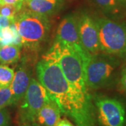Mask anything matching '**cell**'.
I'll list each match as a JSON object with an SVG mask.
<instances>
[{
	"label": "cell",
	"mask_w": 126,
	"mask_h": 126,
	"mask_svg": "<svg viewBox=\"0 0 126 126\" xmlns=\"http://www.w3.org/2000/svg\"><path fill=\"white\" fill-rule=\"evenodd\" d=\"M14 23L21 37L22 46L30 50H35L40 46L50 29L47 16L32 12L26 7L19 11Z\"/></svg>",
	"instance_id": "7a4b0ae2"
},
{
	"label": "cell",
	"mask_w": 126,
	"mask_h": 126,
	"mask_svg": "<svg viewBox=\"0 0 126 126\" xmlns=\"http://www.w3.org/2000/svg\"><path fill=\"white\" fill-rule=\"evenodd\" d=\"M19 11L14 6L0 4V16L16 20Z\"/></svg>",
	"instance_id": "ac0fdd59"
},
{
	"label": "cell",
	"mask_w": 126,
	"mask_h": 126,
	"mask_svg": "<svg viewBox=\"0 0 126 126\" xmlns=\"http://www.w3.org/2000/svg\"><path fill=\"white\" fill-rule=\"evenodd\" d=\"M21 48L20 46L14 44L0 46V63L9 65L18 63L20 58Z\"/></svg>",
	"instance_id": "4fadbf2b"
},
{
	"label": "cell",
	"mask_w": 126,
	"mask_h": 126,
	"mask_svg": "<svg viewBox=\"0 0 126 126\" xmlns=\"http://www.w3.org/2000/svg\"><path fill=\"white\" fill-rule=\"evenodd\" d=\"M120 83H121V88L126 93V67H125L122 69L121 74Z\"/></svg>",
	"instance_id": "7402d4cb"
},
{
	"label": "cell",
	"mask_w": 126,
	"mask_h": 126,
	"mask_svg": "<svg viewBox=\"0 0 126 126\" xmlns=\"http://www.w3.org/2000/svg\"><path fill=\"white\" fill-rule=\"evenodd\" d=\"M61 113L57 102L50 96L39 111L35 123L40 126H56L60 120Z\"/></svg>",
	"instance_id": "8fae6325"
},
{
	"label": "cell",
	"mask_w": 126,
	"mask_h": 126,
	"mask_svg": "<svg viewBox=\"0 0 126 126\" xmlns=\"http://www.w3.org/2000/svg\"><path fill=\"white\" fill-rule=\"evenodd\" d=\"M78 31L81 46L90 55L101 53L98 30L94 18L87 14L78 16Z\"/></svg>",
	"instance_id": "ba28073f"
},
{
	"label": "cell",
	"mask_w": 126,
	"mask_h": 126,
	"mask_svg": "<svg viewBox=\"0 0 126 126\" xmlns=\"http://www.w3.org/2000/svg\"><path fill=\"white\" fill-rule=\"evenodd\" d=\"M14 105V97L10 86L0 87V108Z\"/></svg>",
	"instance_id": "e0dca14e"
},
{
	"label": "cell",
	"mask_w": 126,
	"mask_h": 126,
	"mask_svg": "<svg viewBox=\"0 0 126 126\" xmlns=\"http://www.w3.org/2000/svg\"><path fill=\"white\" fill-rule=\"evenodd\" d=\"M56 126H74V125L69 120L64 118V119H60L57 123Z\"/></svg>",
	"instance_id": "603a6c76"
},
{
	"label": "cell",
	"mask_w": 126,
	"mask_h": 126,
	"mask_svg": "<svg viewBox=\"0 0 126 126\" xmlns=\"http://www.w3.org/2000/svg\"><path fill=\"white\" fill-rule=\"evenodd\" d=\"M27 9L48 17L58 13L63 5V0H25Z\"/></svg>",
	"instance_id": "7c38bea8"
},
{
	"label": "cell",
	"mask_w": 126,
	"mask_h": 126,
	"mask_svg": "<svg viewBox=\"0 0 126 126\" xmlns=\"http://www.w3.org/2000/svg\"><path fill=\"white\" fill-rule=\"evenodd\" d=\"M93 1L104 14L115 16L121 11V6L118 3L117 0H93Z\"/></svg>",
	"instance_id": "9a60e30c"
},
{
	"label": "cell",
	"mask_w": 126,
	"mask_h": 126,
	"mask_svg": "<svg viewBox=\"0 0 126 126\" xmlns=\"http://www.w3.org/2000/svg\"><path fill=\"white\" fill-rule=\"evenodd\" d=\"M22 126H39L38 124H36L35 123H25V124H23Z\"/></svg>",
	"instance_id": "d4e9b609"
},
{
	"label": "cell",
	"mask_w": 126,
	"mask_h": 126,
	"mask_svg": "<svg viewBox=\"0 0 126 126\" xmlns=\"http://www.w3.org/2000/svg\"><path fill=\"white\" fill-rule=\"evenodd\" d=\"M117 1L121 7L126 8V0H117Z\"/></svg>",
	"instance_id": "cb8c5ba5"
},
{
	"label": "cell",
	"mask_w": 126,
	"mask_h": 126,
	"mask_svg": "<svg viewBox=\"0 0 126 126\" xmlns=\"http://www.w3.org/2000/svg\"><path fill=\"white\" fill-rule=\"evenodd\" d=\"M93 97L99 126H126V107L120 100L98 94Z\"/></svg>",
	"instance_id": "52a82bcc"
},
{
	"label": "cell",
	"mask_w": 126,
	"mask_h": 126,
	"mask_svg": "<svg viewBox=\"0 0 126 126\" xmlns=\"http://www.w3.org/2000/svg\"><path fill=\"white\" fill-rule=\"evenodd\" d=\"M0 4L14 6L20 11L24 7L25 0H0Z\"/></svg>",
	"instance_id": "ffe728a7"
},
{
	"label": "cell",
	"mask_w": 126,
	"mask_h": 126,
	"mask_svg": "<svg viewBox=\"0 0 126 126\" xmlns=\"http://www.w3.org/2000/svg\"><path fill=\"white\" fill-rule=\"evenodd\" d=\"M14 22H15V20L5 17V16H0V29L9 27Z\"/></svg>",
	"instance_id": "44dd1931"
},
{
	"label": "cell",
	"mask_w": 126,
	"mask_h": 126,
	"mask_svg": "<svg viewBox=\"0 0 126 126\" xmlns=\"http://www.w3.org/2000/svg\"><path fill=\"white\" fill-rule=\"evenodd\" d=\"M32 79L31 69L26 63H22L14 73V79L10 86L13 94L14 105L19 104L27 91Z\"/></svg>",
	"instance_id": "30bf717a"
},
{
	"label": "cell",
	"mask_w": 126,
	"mask_h": 126,
	"mask_svg": "<svg viewBox=\"0 0 126 126\" xmlns=\"http://www.w3.org/2000/svg\"><path fill=\"white\" fill-rule=\"evenodd\" d=\"M11 44L23 46L21 37L15 23H12L9 27L0 29V46Z\"/></svg>",
	"instance_id": "5bb4252c"
},
{
	"label": "cell",
	"mask_w": 126,
	"mask_h": 126,
	"mask_svg": "<svg viewBox=\"0 0 126 126\" xmlns=\"http://www.w3.org/2000/svg\"></svg>",
	"instance_id": "484cf974"
},
{
	"label": "cell",
	"mask_w": 126,
	"mask_h": 126,
	"mask_svg": "<svg viewBox=\"0 0 126 126\" xmlns=\"http://www.w3.org/2000/svg\"><path fill=\"white\" fill-rule=\"evenodd\" d=\"M101 52L126 62V23L104 17L94 18Z\"/></svg>",
	"instance_id": "277c9868"
},
{
	"label": "cell",
	"mask_w": 126,
	"mask_h": 126,
	"mask_svg": "<svg viewBox=\"0 0 126 126\" xmlns=\"http://www.w3.org/2000/svg\"><path fill=\"white\" fill-rule=\"evenodd\" d=\"M46 54L57 62L70 85L79 88H88L83 60L78 51L65 43L55 40L53 45Z\"/></svg>",
	"instance_id": "3957f363"
},
{
	"label": "cell",
	"mask_w": 126,
	"mask_h": 126,
	"mask_svg": "<svg viewBox=\"0 0 126 126\" xmlns=\"http://www.w3.org/2000/svg\"><path fill=\"white\" fill-rule=\"evenodd\" d=\"M121 60L105 53L90 55L83 61L86 85L89 90L108 86Z\"/></svg>",
	"instance_id": "5b68a950"
},
{
	"label": "cell",
	"mask_w": 126,
	"mask_h": 126,
	"mask_svg": "<svg viewBox=\"0 0 126 126\" xmlns=\"http://www.w3.org/2000/svg\"><path fill=\"white\" fill-rule=\"evenodd\" d=\"M36 72L38 81L55 99L61 113L71 118L76 126H99L88 88L70 85L57 62L48 57L37 63Z\"/></svg>",
	"instance_id": "6da1fadb"
},
{
	"label": "cell",
	"mask_w": 126,
	"mask_h": 126,
	"mask_svg": "<svg viewBox=\"0 0 126 126\" xmlns=\"http://www.w3.org/2000/svg\"><path fill=\"white\" fill-rule=\"evenodd\" d=\"M50 95L38 79L32 78L18 109L19 121L22 124L34 123L37 113Z\"/></svg>",
	"instance_id": "8992f818"
},
{
	"label": "cell",
	"mask_w": 126,
	"mask_h": 126,
	"mask_svg": "<svg viewBox=\"0 0 126 126\" xmlns=\"http://www.w3.org/2000/svg\"><path fill=\"white\" fill-rule=\"evenodd\" d=\"M11 116L9 111L5 108H0V126H9Z\"/></svg>",
	"instance_id": "d6986e66"
},
{
	"label": "cell",
	"mask_w": 126,
	"mask_h": 126,
	"mask_svg": "<svg viewBox=\"0 0 126 126\" xmlns=\"http://www.w3.org/2000/svg\"><path fill=\"white\" fill-rule=\"evenodd\" d=\"M55 40L65 43L76 50L81 55L83 61L90 55L81 46L78 31V16L74 15L67 16L60 23Z\"/></svg>",
	"instance_id": "9c48e42d"
},
{
	"label": "cell",
	"mask_w": 126,
	"mask_h": 126,
	"mask_svg": "<svg viewBox=\"0 0 126 126\" xmlns=\"http://www.w3.org/2000/svg\"><path fill=\"white\" fill-rule=\"evenodd\" d=\"M14 70L6 65H0V87H9L14 79Z\"/></svg>",
	"instance_id": "2e32d148"
}]
</instances>
